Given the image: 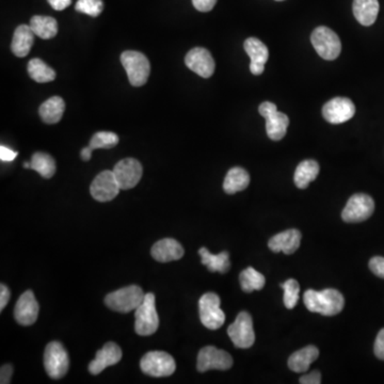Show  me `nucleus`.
Returning <instances> with one entry per match:
<instances>
[{
  "label": "nucleus",
  "instance_id": "obj_1",
  "mask_svg": "<svg viewBox=\"0 0 384 384\" xmlns=\"http://www.w3.org/2000/svg\"><path fill=\"white\" fill-rule=\"evenodd\" d=\"M303 300L310 312L324 316L338 315L345 307L344 296L333 289L320 291L309 289L305 291Z\"/></svg>",
  "mask_w": 384,
  "mask_h": 384
},
{
  "label": "nucleus",
  "instance_id": "obj_2",
  "mask_svg": "<svg viewBox=\"0 0 384 384\" xmlns=\"http://www.w3.org/2000/svg\"><path fill=\"white\" fill-rule=\"evenodd\" d=\"M145 293L141 287L137 285L118 289L114 293H108L105 298V305L109 309L119 313H129L135 311L143 303Z\"/></svg>",
  "mask_w": 384,
  "mask_h": 384
},
{
  "label": "nucleus",
  "instance_id": "obj_3",
  "mask_svg": "<svg viewBox=\"0 0 384 384\" xmlns=\"http://www.w3.org/2000/svg\"><path fill=\"white\" fill-rule=\"evenodd\" d=\"M121 62L133 87H143L147 84L151 73V65L145 55L139 51H127L121 55Z\"/></svg>",
  "mask_w": 384,
  "mask_h": 384
},
{
  "label": "nucleus",
  "instance_id": "obj_4",
  "mask_svg": "<svg viewBox=\"0 0 384 384\" xmlns=\"http://www.w3.org/2000/svg\"><path fill=\"white\" fill-rule=\"evenodd\" d=\"M135 333L141 336H150L157 331L159 317L156 311L155 295L145 293L143 303L135 311Z\"/></svg>",
  "mask_w": 384,
  "mask_h": 384
},
{
  "label": "nucleus",
  "instance_id": "obj_5",
  "mask_svg": "<svg viewBox=\"0 0 384 384\" xmlns=\"http://www.w3.org/2000/svg\"><path fill=\"white\" fill-rule=\"evenodd\" d=\"M311 42L318 55L324 60H336L342 51L340 38L328 27H317L311 36Z\"/></svg>",
  "mask_w": 384,
  "mask_h": 384
},
{
  "label": "nucleus",
  "instance_id": "obj_6",
  "mask_svg": "<svg viewBox=\"0 0 384 384\" xmlns=\"http://www.w3.org/2000/svg\"><path fill=\"white\" fill-rule=\"evenodd\" d=\"M260 116L266 120V131L269 138L273 141H280L286 135L289 119L286 114L278 112L276 105L265 102L258 108Z\"/></svg>",
  "mask_w": 384,
  "mask_h": 384
},
{
  "label": "nucleus",
  "instance_id": "obj_7",
  "mask_svg": "<svg viewBox=\"0 0 384 384\" xmlns=\"http://www.w3.org/2000/svg\"><path fill=\"white\" fill-rule=\"evenodd\" d=\"M44 366L51 379H61L69 371V360L67 350L59 342L47 345L44 352Z\"/></svg>",
  "mask_w": 384,
  "mask_h": 384
},
{
  "label": "nucleus",
  "instance_id": "obj_8",
  "mask_svg": "<svg viewBox=\"0 0 384 384\" xmlns=\"http://www.w3.org/2000/svg\"><path fill=\"white\" fill-rule=\"evenodd\" d=\"M220 303V298L215 293H205L199 301L201 322L209 330H217L225 324V312L221 310Z\"/></svg>",
  "mask_w": 384,
  "mask_h": 384
},
{
  "label": "nucleus",
  "instance_id": "obj_9",
  "mask_svg": "<svg viewBox=\"0 0 384 384\" xmlns=\"http://www.w3.org/2000/svg\"><path fill=\"white\" fill-rule=\"evenodd\" d=\"M143 373L152 377H169L176 371V364L169 353L164 351H151L140 361Z\"/></svg>",
  "mask_w": 384,
  "mask_h": 384
},
{
  "label": "nucleus",
  "instance_id": "obj_10",
  "mask_svg": "<svg viewBox=\"0 0 384 384\" xmlns=\"http://www.w3.org/2000/svg\"><path fill=\"white\" fill-rule=\"evenodd\" d=\"M227 334L237 348H250L256 342L253 320L246 312H240L235 322L227 328Z\"/></svg>",
  "mask_w": 384,
  "mask_h": 384
},
{
  "label": "nucleus",
  "instance_id": "obj_11",
  "mask_svg": "<svg viewBox=\"0 0 384 384\" xmlns=\"http://www.w3.org/2000/svg\"><path fill=\"white\" fill-rule=\"evenodd\" d=\"M375 211V202L369 194H357L351 197L342 213L347 223H359L367 220Z\"/></svg>",
  "mask_w": 384,
  "mask_h": 384
},
{
  "label": "nucleus",
  "instance_id": "obj_12",
  "mask_svg": "<svg viewBox=\"0 0 384 384\" xmlns=\"http://www.w3.org/2000/svg\"><path fill=\"white\" fill-rule=\"evenodd\" d=\"M233 365V359L227 351L216 348L213 346H206L201 349L198 355V371L200 373L218 369L227 371Z\"/></svg>",
  "mask_w": 384,
  "mask_h": 384
},
{
  "label": "nucleus",
  "instance_id": "obj_13",
  "mask_svg": "<svg viewBox=\"0 0 384 384\" xmlns=\"http://www.w3.org/2000/svg\"><path fill=\"white\" fill-rule=\"evenodd\" d=\"M114 173L121 190H128L140 182L143 173V166L135 158H125L114 166Z\"/></svg>",
  "mask_w": 384,
  "mask_h": 384
},
{
  "label": "nucleus",
  "instance_id": "obj_14",
  "mask_svg": "<svg viewBox=\"0 0 384 384\" xmlns=\"http://www.w3.org/2000/svg\"><path fill=\"white\" fill-rule=\"evenodd\" d=\"M121 188L114 171H102L94 178L90 187L92 197L98 202H109L116 199Z\"/></svg>",
  "mask_w": 384,
  "mask_h": 384
},
{
  "label": "nucleus",
  "instance_id": "obj_15",
  "mask_svg": "<svg viewBox=\"0 0 384 384\" xmlns=\"http://www.w3.org/2000/svg\"><path fill=\"white\" fill-rule=\"evenodd\" d=\"M355 114V104L346 98H336L329 100L322 108L324 120L331 124H342L352 119Z\"/></svg>",
  "mask_w": 384,
  "mask_h": 384
},
{
  "label": "nucleus",
  "instance_id": "obj_16",
  "mask_svg": "<svg viewBox=\"0 0 384 384\" xmlns=\"http://www.w3.org/2000/svg\"><path fill=\"white\" fill-rule=\"evenodd\" d=\"M185 63L191 71L203 78H209L215 72V60L211 53L203 47L191 49L186 55Z\"/></svg>",
  "mask_w": 384,
  "mask_h": 384
},
{
  "label": "nucleus",
  "instance_id": "obj_17",
  "mask_svg": "<svg viewBox=\"0 0 384 384\" xmlns=\"http://www.w3.org/2000/svg\"><path fill=\"white\" fill-rule=\"evenodd\" d=\"M39 310L40 307L32 291H25L14 309L16 322L22 326H32L38 319Z\"/></svg>",
  "mask_w": 384,
  "mask_h": 384
},
{
  "label": "nucleus",
  "instance_id": "obj_18",
  "mask_svg": "<svg viewBox=\"0 0 384 384\" xmlns=\"http://www.w3.org/2000/svg\"><path fill=\"white\" fill-rule=\"evenodd\" d=\"M122 359V350L116 343L109 342L96 352L95 359L89 364L92 375H98L107 367L116 365Z\"/></svg>",
  "mask_w": 384,
  "mask_h": 384
},
{
  "label": "nucleus",
  "instance_id": "obj_19",
  "mask_svg": "<svg viewBox=\"0 0 384 384\" xmlns=\"http://www.w3.org/2000/svg\"><path fill=\"white\" fill-rule=\"evenodd\" d=\"M244 51L251 59L250 71L253 75H262L265 65L269 58V51L266 45L256 38L246 39L244 44Z\"/></svg>",
  "mask_w": 384,
  "mask_h": 384
},
{
  "label": "nucleus",
  "instance_id": "obj_20",
  "mask_svg": "<svg viewBox=\"0 0 384 384\" xmlns=\"http://www.w3.org/2000/svg\"><path fill=\"white\" fill-rule=\"evenodd\" d=\"M152 256L160 263H169L178 260L184 256V248L178 240L173 238H164L152 246Z\"/></svg>",
  "mask_w": 384,
  "mask_h": 384
},
{
  "label": "nucleus",
  "instance_id": "obj_21",
  "mask_svg": "<svg viewBox=\"0 0 384 384\" xmlns=\"http://www.w3.org/2000/svg\"><path fill=\"white\" fill-rule=\"evenodd\" d=\"M301 233L298 230L291 229L273 236L268 242L269 249L274 253L284 252L285 254H293L299 249L301 242Z\"/></svg>",
  "mask_w": 384,
  "mask_h": 384
},
{
  "label": "nucleus",
  "instance_id": "obj_22",
  "mask_svg": "<svg viewBox=\"0 0 384 384\" xmlns=\"http://www.w3.org/2000/svg\"><path fill=\"white\" fill-rule=\"evenodd\" d=\"M34 32L32 27L27 25H20L16 28L12 40L11 51L16 57H26L32 51L34 42Z\"/></svg>",
  "mask_w": 384,
  "mask_h": 384
},
{
  "label": "nucleus",
  "instance_id": "obj_23",
  "mask_svg": "<svg viewBox=\"0 0 384 384\" xmlns=\"http://www.w3.org/2000/svg\"><path fill=\"white\" fill-rule=\"evenodd\" d=\"M319 357V350L315 346L305 347L296 351L289 359V367L295 373H305L314 361Z\"/></svg>",
  "mask_w": 384,
  "mask_h": 384
},
{
  "label": "nucleus",
  "instance_id": "obj_24",
  "mask_svg": "<svg viewBox=\"0 0 384 384\" xmlns=\"http://www.w3.org/2000/svg\"><path fill=\"white\" fill-rule=\"evenodd\" d=\"M353 15L363 26H371L379 13L378 0H355L352 6Z\"/></svg>",
  "mask_w": 384,
  "mask_h": 384
},
{
  "label": "nucleus",
  "instance_id": "obj_25",
  "mask_svg": "<svg viewBox=\"0 0 384 384\" xmlns=\"http://www.w3.org/2000/svg\"><path fill=\"white\" fill-rule=\"evenodd\" d=\"M65 112V102L60 96H53L41 105L39 114L46 124L60 122Z\"/></svg>",
  "mask_w": 384,
  "mask_h": 384
},
{
  "label": "nucleus",
  "instance_id": "obj_26",
  "mask_svg": "<svg viewBox=\"0 0 384 384\" xmlns=\"http://www.w3.org/2000/svg\"><path fill=\"white\" fill-rule=\"evenodd\" d=\"M318 174H319V164L315 160L309 159L300 162L293 176L296 186L300 189L307 188V186L316 180Z\"/></svg>",
  "mask_w": 384,
  "mask_h": 384
},
{
  "label": "nucleus",
  "instance_id": "obj_27",
  "mask_svg": "<svg viewBox=\"0 0 384 384\" xmlns=\"http://www.w3.org/2000/svg\"><path fill=\"white\" fill-rule=\"evenodd\" d=\"M199 254L202 258L201 260L202 264L205 265L211 272L227 273L231 268L229 252L223 251L215 256L211 254L206 248H201L199 250Z\"/></svg>",
  "mask_w": 384,
  "mask_h": 384
},
{
  "label": "nucleus",
  "instance_id": "obj_28",
  "mask_svg": "<svg viewBox=\"0 0 384 384\" xmlns=\"http://www.w3.org/2000/svg\"><path fill=\"white\" fill-rule=\"evenodd\" d=\"M250 184V176L240 167L232 168L227 172L223 183V189L227 194H234L244 190Z\"/></svg>",
  "mask_w": 384,
  "mask_h": 384
},
{
  "label": "nucleus",
  "instance_id": "obj_29",
  "mask_svg": "<svg viewBox=\"0 0 384 384\" xmlns=\"http://www.w3.org/2000/svg\"><path fill=\"white\" fill-rule=\"evenodd\" d=\"M30 27L39 38L49 40L58 34V22L51 16L36 15L30 20Z\"/></svg>",
  "mask_w": 384,
  "mask_h": 384
},
{
  "label": "nucleus",
  "instance_id": "obj_30",
  "mask_svg": "<svg viewBox=\"0 0 384 384\" xmlns=\"http://www.w3.org/2000/svg\"><path fill=\"white\" fill-rule=\"evenodd\" d=\"M30 169L38 172L42 178H51L56 173V162L49 154L38 152L32 156Z\"/></svg>",
  "mask_w": 384,
  "mask_h": 384
},
{
  "label": "nucleus",
  "instance_id": "obj_31",
  "mask_svg": "<svg viewBox=\"0 0 384 384\" xmlns=\"http://www.w3.org/2000/svg\"><path fill=\"white\" fill-rule=\"evenodd\" d=\"M240 286L244 293H252L254 291H260L264 289L266 279L262 273L256 271L253 267L244 269L239 276Z\"/></svg>",
  "mask_w": 384,
  "mask_h": 384
},
{
  "label": "nucleus",
  "instance_id": "obj_32",
  "mask_svg": "<svg viewBox=\"0 0 384 384\" xmlns=\"http://www.w3.org/2000/svg\"><path fill=\"white\" fill-rule=\"evenodd\" d=\"M28 74L34 81L45 84L56 79V72L41 59L34 58L28 63Z\"/></svg>",
  "mask_w": 384,
  "mask_h": 384
},
{
  "label": "nucleus",
  "instance_id": "obj_33",
  "mask_svg": "<svg viewBox=\"0 0 384 384\" xmlns=\"http://www.w3.org/2000/svg\"><path fill=\"white\" fill-rule=\"evenodd\" d=\"M119 135L112 131H98L90 140V147L93 150L112 149L118 145Z\"/></svg>",
  "mask_w": 384,
  "mask_h": 384
},
{
  "label": "nucleus",
  "instance_id": "obj_34",
  "mask_svg": "<svg viewBox=\"0 0 384 384\" xmlns=\"http://www.w3.org/2000/svg\"><path fill=\"white\" fill-rule=\"evenodd\" d=\"M284 289V305L286 309L293 310L299 300L300 285L295 279H289L281 284Z\"/></svg>",
  "mask_w": 384,
  "mask_h": 384
},
{
  "label": "nucleus",
  "instance_id": "obj_35",
  "mask_svg": "<svg viewBox=\"0 0 384 384\" xmlns=\"http://www.w3.org/2000/svg\"><path fill=\"white\" fill-rule=\"evenodd\" d=\"M75 9L80 13L87 14L92 18H98L104 10V3H102V0H78Z\"/></svg>",
  "mask_w": 384,
  "mask_h": 384
},
{
  "label": "nucleus",
  "instance_id": "obj_36",
  "mask_svg": "<svg viewBox=\"0 0 384 384\" xmlns=\"http://www.w3.org/2000/svg\"><path fill=\"white\" fill-rule=\"evenodd\" d=\"M369 269L378 278L384 279V258L375 256L369 260Z\"/></svg>",
  "mask_w": 384,
  "mask_h": 384
},
{
  "label": "nucleus",
  "instance_id": "obj_37",
  "mask_svg": "<svg viewBox=\"0 0 384 384\" xmlns=\"http://www.w3.org/2000/svg\"><path fill=\"white\" fill-rule=\"evenodd\" d=\"M376 357L379 360L384 361V328L380 330L376 338L375 346H373Z\"/></svg>",
  "mask_w": 384,
  "mask_h": 384
},
{
  "label": "nucleus",
  "instance_id": "obj_38",
  "mask_svg": "<svg viewBox=\"0 0 384 384\" xmlns=\"http://www.w3.org/2000/svg\"><path fill=\"white\" fill-rule=\"evenodd\" d=\"M194 7L200 12H209L213 9L217 0H192Z\"/></svg>",
  "mask_w": 384,
  "mask_h": 384
},
{
  "label": "nucleus",
  "instance_id": "obj_39",
  "mask_svg": "<svg viewBox=\"0 0 384 384\" xmlns=\"http://www.w3.org/2000/svg\"><path fill=\"white\" fill-rule=\"evenodd\" d=\"M299 382L301 384H319L322 382V375L319 371H314L300 378Z\"/></svg>",
  "mask_w": 384,
  "mask_h": 384
},
{
  "label": "nucleus",
  "instance_id": "obj_40",
  "mask_svg": "<svg viewBox=\"0 0 384 384\" xmlns=\"http://www.w3.org/2000/svg\"><path fill=\"white\" fill-rule=\"evenodd\" d=\"M12 373H13V367L11 365H3L1 371H0V382H1V384L10 383L11 382Z\"/></svg>",
  "mask_w": 384,
  "mask_h": 384
},
{
  "label": "nucleus",
  "instance_id": "obj_41",
  "mask_svg": "<svg viewBox=\"0 0 384 384\" xmlns=\"http://www.w3.org/2000/svg\"><path fill=\"white\" fill-rule=\"evenodd\" d=\"M18 155V152H14L13 150H10L9 147H5V145L0 147V159L3 161H13Z\"/></svg>",
  "mask_w": 384,
  "mask_h": 384
},
{
  "label": "nucleus",
  "instance_id": "obj_42",
  "mask_svg": "<svg viewBox=\"0 0 384 384\" xmlns=\"http://www.w3.org/2000/svg\"><path fill=\"white\" fill-rule=\"evenodd\" d=\"M10 297H11V293H10L8 287L4 284L0 285V311H3L7 307Z\"/></svg>",
  "mask_w": 384,
  "mask_h": 384
},
{
  "label": "nucleus",
  "instance_id": "obj_43",
  "mask_svg": "<svg viewBox=\"0 0 384 384\" xmlns=\"http://www.w3.org/2000/svg\"><path fill=\"white\" fill-rule=\"evenodd\" d=\"M47 1L51 6V8L56 10V11H62V10L69 7L72 4V0H47Z\"/></svg>",
  "mask_w": 384,
  "mask_h": 384
},
{
  "label": "nucleus",
  "instance_id": "obj_44",
  "mask_svg": "<svg viewBox=\"0 0 384 384\" xmlns=\"http://www.w3.org/2000/svg\"><path fill=\"white\" fill-rule=\"evenodd\" d=\"M92 151H93V149H92L90 145L88 147H85V149H82L81 153H80L81 159L84 160V161H89L92 157Z\"/></svg>",
  "mask_w": 384,
  "mask_h": 384
},
{
  "label": "nucleus",
  "instance_id": "obj_45",
  "mask_svg": "<svg viewBox=\"0 0 384 384\" xmlns=\"http://www.w3.org/2000/svg\"><path fill=\"white\" fill-rule=\"evenodd\" d=\"M24 167L26 168V169H29L30 164H28V162H25Z\"/></svg>",
  "mask_w": 384,
  "mask_h": 384
},
{
  "label": "nucleus",
  "instance_id": "obj_46",
  "mask_svg": "<svg viewBox=\"0 0 384 384\" xmlns=\"http://www.w3.org/2000/svg\"><path fill=\"white\" fill-rule=\"evenodd\" d=\"M277 1H283V0H277Z\"/></svg>",
  "mask_w": 384,
  "mask_h": 384
}]
</instances>
